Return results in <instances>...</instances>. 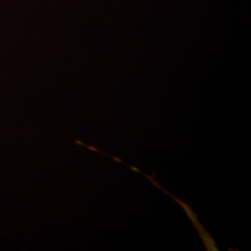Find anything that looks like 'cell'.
Listing matches in <instances>:
<instances>
[]
</instances>
